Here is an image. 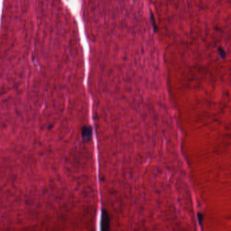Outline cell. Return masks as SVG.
<instances>
[{
	"mask_svg": "<svg viewBox=\"0 0 231 231\" xmlns=\"http://www.w3.org/2000/svg\"><path fill=\"white\" fill-rule=\"evenodd\" d=\"M101 227L102 230H108L109 228V218L108 213L105 210H103L101 217Z\"/></svg>",
	"mask_w": 231,
	"mask_h": 231,
	"instance_id": "obj_1",
	"label": "cell"
},
{
	"mask_svg": "<svg viewBox=\"0 0 231 231\" xmlns=\"http://www.w3.org/2000/svg\"><path fill=\"white\" fill-rule=\"evenodd\" d=\"M81 136H82L83 140H85V141H88V140L91 139L92 136V130L91 127H83L82 128V131H81Z\"/></svg>",
	"mask_w": 231,
	"mask_h": 231,
	"instance_id": "obj_2",
	"label": "cell"
}]
</instances>
